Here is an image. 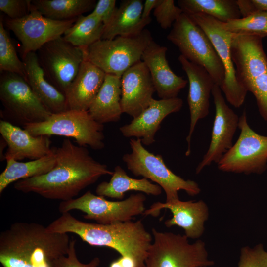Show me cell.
<instances>
[{
	"mask_svg": "<svg viewBox=\"0 0 267 267\" xmlns=\"http://www.w3.org/2000/svg\"><path fill=\"white\" fill-rule=\"evenodd\" d=\"M55 148L56 163L47 173L17 181L14 188L33 192L49 199L67 201L95 183L103 175H112L106 165L95 160L87 148L75 145L69 138Z\"/></svg>",
	"mask_w": 267,
	"mask_h": 267,
	"instance_id": "6da1fadb",
	"label": "cell"
},
{
	"mask_svg": "<svg viewBox=\"0 0 267 267\" xmlns=\"http://www.w3.org/2000/svg\"><path fill=\"white\" fill-rule=\"evenodd\" d=\"M67 233L50 231L36 222H16L0 234V262L3 267H54L68 254Z\"/></svg>",
	"mask_w": 267,
	"mask_h": 267,
	"instance_id": "7a4b0ae2",
	"label": "cell"
},
{
	"mask_svg": "<svg viewBox=\"0 0 267 267\" xmlns=\"http://www.w3.org/2000/svg\"><path fill=\"white\" fill-rule=\"evenodd\" d=\"M47 227L53 232L76 234L91 246L112 248L120 256L132 259L143 267L153 239L141 220L108 224L90 223L66 212Z\"/></svg>",
	"mask_w": 267,
	"mask_h": 267,
	"instance_id": "3957f363",
	"label": "cell"
},
{
	"mask_svg": "<svg viewBox=\"0 0 267 267\" xmlns=\"http://www.w3.org/2000/svg\"><path fill=\"white\" fill-rule=\"evenodd\" d=\"M263 38L257 35L234 34L231 52L239 83L254 95L260 115L267 121V56Z\"/></svg>",
	"mask_w": 267,
	"mask_h": 267,
	"instance_id": "277c9868",
	"label": "cell"
},
{
	"mask_svg": "<svg viewBox=\"0 0 267 267\" xmlns=\"http://www.w3.org/2000/svg\"><path fill=\"white\" fill-rule=\"evenodd\" d=\"M185 58L204 68L221 87L225 70L210 39L188 14L183 12L174 22L167 36Z\"/></svg>",
	"mask_w": 267,
	"mask_h": 267,
	"instance_id": "5b68a950",
	"label": "cell"
},
{
	"mask_svg": "<svg viewBox=\"0 0 267 267\" xmlns=\"http://www.w3.org/2000/svg\"><path fill=\"white\" fill-rule=\"evenodd\" d=\"M130 153L125 154L122 160L135 176H142L159 185L165 192V202L172 203L179 199L178 192L183 190L189 195L199 194L201 189L197 182L185 180L167 167L160 155H154L146 149L139 138H131Z\"/></svg>",
	"mask_w": 267,
	"mask_h": 267,
	"instance_id": "8992f818",
	"label": "cell"
},
{
	"mask_svg": "<svg viewBox=\"0 0 267 267\" xmlns=\"http://www.w3.org/2000/svg\"><path fill=\"white\" fill-rule=\"evenodd\" d=\"M153 241L148 251L144 267H207L214 265L208 259L201 240L190 243L185 235L152 229Z\"/></svg>",
	"mask_w": 267,
	"mask_h": 267,
	"instance_id": "52a82bcc",
	"label": "cell"
},
{
	"mask_svg": "<svg viewBox=\"0 0 267 267\" xmlns=\"http://www.w3.org/2000/svg\"><path fill=\"white\" fill-rule=\"evenodd\" d=\"M23 129L37 136L53 135L71 137L79 146L101 150L105 146L103 124L95 121L88 111L68 109L52 114L46 120L26 125Z\"/></svg>",
	"mask_w": 267,
	"mask_h": 267,
	"instance_id": "ba28073f",
	"label": "cell"
},
{
	"mask_svg": "<svg viewBox=\"0 0 267 267\" xmlns=\"http://www.w3.org/2000/svg\"><path fill=\"white\" fill-rule=\"evenodd\" d=\"M153 40L147 29L136 36L100 40L85 48V57L106 74L121 78L127 70L142 60L144 50Z\"/></svg>",
	"mask_w": 267,
	"mask_h": 267,
	"instance_id": "9c48e42d",
	"label": "cell"
},
{
	"mask_svg": "<svg viewBox=\"0 0 267 267\" xmlns=\"http://www.w3.org/2000/svg\"><path fill=\"white\" fill-rule=\"evenodd\" d=\"M0 99L4 110L0 115L5 121L24 127L39 123L52 114L36 96L26 80L18 74L1 73Z\"/></svg>",
	"mask_w": 267,
	"mask_h": 267,
	"instance_id": "30bf717a",
	"label": "cell"
},
{
	"mask_svg": "<svg viewBox=\"0 0 267 267\" xmlns=\"http://www.w3.org/2000/svg\"><path fill=\"white\" fill-rule=\"evenodd\" d=\"M145 201V196L141 193L131 194L123 200L113 201L89 190L78 198L61 201L58 209L61 214L80 210L85 214V219L108 224L131 221L134 216L143 214Z\"/></svg>",
	"mask_w": 267,
	"mask_h": 267,
	"instance_id": "8fae6325",
	"label": "cell"
},
{
	"mask_svg": "<svg viewBox=\"0 0 267 267\" xmlns=\"http://www.w3.org/2000/svg\"><path fill=\"white\" fill-rule=\"evenodd\" d=\"M239 137L217 163L223 172L261 174L267 167V136L255 132L247 122L245 110L239 117Z\"/></svg>",
	"mask_w": 267,
	"mask_h": 267,
	"instance_id": "7c38bea8",
	"label": "cell"
},
{
	"mask_svg": "<svg viewBox=\"0 0 267 267\" xmlns=\"http://www.w3.org/2000/svg\"><path fill=\"white\" fill-rule=\"evenodd\" d=\"M85 48L73 45L61 36L37 51L38 61L46 78L64 95L85 58Z\"/></svg>",
	"mask_w": 267,
	"mask_h": 267,
	"instance_id": "4fadbf2b",
	"label": "cell"
},
{
	"mask_svg": "<svg viewBox=\"0 0 267 267\" xmlns=\"http://www.w3.org/2000/svg\"><path fill=\"white\" fill-rule=\"evenodd\" d=\"M210 39L225 70V78L220 87L226 100L235 108L244 103L247 91L239 83L232 60L231 46L233 33L225 30L222 22L204 14L188 15Z\"/></svg>",
	"mask_w": 267,
	"mask_h": 267,
	"instance_id": "5bb4252c",
	"label": "cell"
},
{
	"mask_svg": "<svg viewBox=\"0 0 267 267\" xmlns=\"http://www.w3.org/2000/svg\"><path fill=\"white\" fill-rule=\"evenodd\" d=\"M77 19L66 21L49 19L42 15L31 3L27 16L15 20L7 18L4 24L20 42L23 57L29 52H36L46 43L62 36Z\"/></svg>",
	"mask_w": 267,
	"mask_h": 267,
	"instance_id": "9a60e30c",
	"label": "cell"
},
{
	"mask_svg": "<svg viewBox=\"0 0 267 267\" xmlns=\"http://www.w3.org/2000/svg\"><path fill=\"white\" fill-rule=\"evenodd\" d=\"M215 106V116L208 149L196 169L199 174L212 163H218L232 146V140L238 127L239 117L226 104L222 91L215 84L212 91Z\"/></svg>",
	"mask_w": 267,
	"mask_h": 267,
	"instance_id": "2e32d148",
	"label": "cell"
},
{
	"mask_svg": "<svg viewBox=\"0 0 267 267\" xmlns=\"http://www.w3.org/2000/svg\"><path fill=\"white\" fill-rule=\"evenodd\" d=\"M178 59L187 75L189 82L187 102L190 123L186 137L188 147L185 152V155L188 156L191 153V139L196 124L199 120L209 114L210 96L215 83L203 67L190 62L181 55L179 56Z\"/></svg>",
	"mask_w": 267,
	"mask_h": 267,
	"instance_id": "e0dca14e",
	"label": "cell"
},
{
	"mask_svg": "<svg viewBox=\"0 0 267 267\" xmlns=\"http://www.w3.org/2000/svg\"><path fill=\"white\" fill-rule=\"evenodd\" d=\"M163 209H169L172 214V218L164 222L167 227L178 226L182 228L188 239H198L203 234L204 223L209 216L208 207L204 201L179 199L172 203L157 202L145 210L143 215L157 217Z\"/></svg>",
	"mask_w": 267,
	"mask_h": 267,
	"instance_id": "ac0fdd59",
	"label": "cell"
},
{
	"mask_svg": "<svg viewBox=\"0 0 267 267\" xmlns=\"http://www.w3.org/2000/svg\"><path fill=\"white\" fill-rule=\"evenodd\" d=\"M121 80L122 112L134 118L148 107L156 91L150 72L141 60L127 70Z\"/></svg>",
	"mask_w": 267,
	"mask_h": 267,
	"instance_id": "d6986e66",
	"label": "cell"
},
{
	"mask_svg": "<svg viewBox=\"0 0 267 267\" xmlns=\"http://www.w3.org/2000/svg\"><path fill=\"white\" fill-rule=\"evenodd\" d=\"M183 101L178 97L156 100L153 98L148 107L128 124L119 128L125 137H135L145 145L155 141V135L160 128L162 121L168 115L179 111Z\"/></svg>",
	"mask_w": 267,
	"mask_h": 267,
	"instance_id": "ffe728a7",
	"label": "cell"
},
{
	"mask_svg": "<svg viewBox=\"0 0 267 267\" xmlns=\"http://www.w3.org/2000/svg\"><path fill=\"white\" fill-rule=\"evenodd\" d=\"M167 48L152 41L144 50L142 61L147 67L158 96L162 99L177 97L188 81L177 75L166 58Z\"/></svg>",
	"mask_w": 267,
	"mask_h": 267,
	"instance_id": "44dd1931",
	"label": "cell"
},
{
	"mask_svg": "<svg viewBox=\"0 0 267 267\" xmlns=\"http://www.w3.org/2000/svg\"><path fill=\"white\" fill-rule=\"evenodd\" d=\"M0 133L8 146L5 160L18 161L27 158L34 160L52 151L49 136H33L24 129L3 120L0 121Z\"/></svg>",
	"mask_w": 267,
	"mask_h": 267,
	"instance_id": "7402d4cb",
	"label": "cell"
},
{
	"mask_svg": "<svg viewBox=\"0 0 267 267\" xmlns=\"http://www.w3.org/2000/svg\"><path fill=\"white\" fill-rule=\"evenodd\" d=\"M105 75L104 72L85 57L65 93L69 109L88 111L104 82Z\"/></svg>",
	"mask_w": 267,
	"mask_h": 267,
	"instance_id": "603a6c76",
	"label": "cell"
},
{
	"mask_svg": "<svg viewBox=\"0 0 267 267\" xmlns=\"http://www.w3.org/2000/svg\"><path fill=\"white\" fill-rule=\"evenodd\" d=\"M22 59L26 71V81L46 109L51 114L68 110L65 95L47 79L39 64L37 53L29 52Z\"/></svg>",
	"mask_w": 267,
	"mask_h": 267,
	"instance_id": "cb8c5ba5",
	"label": "cell"
},
{
	"mask_svg": "<svg viewBox=\"0 0 267 267\" xmlns=\"http://www.w3.org/2000/svg\"><path fill=\"white\" fill-rule=\"evenodd\" d=\"M141 0H124L117 7L110 21L104 26L101 40L118 36H133L140 34L151 21V17H142Z\"/></svg>",
	"mask_w": 267,
	"mask_h": 267,
	"instance_id": "d4e9b609",
	"label": "cell"
},
{
	"mask_svg": "<svg viewBox=\"0 0 267 267\" xmlns=\"http://www.w3.org/2000/svg\"><path fill=\"white\" fill-rule=\"evenodd\" d=\"M121 97V78L106 74L104 82L88 111L100 124L118 122L123 113Z\"/></svg>",
	"mask_w": 267,
	"mask_h": 267,
	"instance_id": "484cf974",
	"label": "cell"
},
{
	"mask_svg": "<svg viewBox=\"0 0 267 267\" xmlns=\"http://www.w3.org/2000/svg\"><path fill=\"white\" fill-rule=\"evenodd\" d=\"M129 191L158 196L162 193V188L146 178L135 179L129 177L121 166L117 165L114 168L110 181L99 183L95 192L99 196L122 200L124 197L125 193Z\"/></svg>",
	"mask_w": 267,
	"mask_h": 267,
	"instance_id": "4316f807",
	"label": "cell"
},
{
	"mask_svg": "<svg viewBox=\"0 0 267 267\" xmlns=\"http://www.w3.org/2000/svg\"><path fill=\"white\" fill-rule=\"evenodd\" d=\"M6 166L0 175V193L11 183L47 173L56 163L54 147L49 154L36 160L21 162L13 159L6 160Z\"/></svg>",
	"mask_w": 267,
	"mask_h": 267,
	"instance_id": "83f0119b",
	"label": "cell"
},
{
	"mask_svg": "<svg viewBox=\"0 0 267 267\" xmlns=\"http://www.w3.org/2000/svg\"><path fill=\"white\" fill-rule=\"evenodd\" d=\"M31 3L44 16L66 21L93 10L96 2L95 0H33Z\"/></svg>",
	"mask_w": 267,
	"mask_h": 267,
	"instance_id": "f1b7e54d",
	"label": "cell"
},
{
	"mask_svg": "<svg viewBox=\"0 0 267 267\" xmlns=\"http://www.w3.org/2000/svg\"><path fill=\"white\" fill-rule=\"evenodd\" d=\"M178 3L188 15L204 14L223 23L242 17L237 0H179Z\"/></svg>",
	"mask_w": 267,
	"mask_h": 267,
	"instance_id": "f546056e",
	"label": "cell"
},
{
	"mask_svg": "<svg viewBox=\"0 0 267 267\" xmlns=\"http://www.w3.org/2000/svg\"><path fill=\"white\" fill-rule=\"evenodd\" d=\"M103 23L91 13L79 16L64 33V39L74 46L87 48L101 40Z\"/></svg>",
	"mask_w": 267,
	"mask_h": 267,
	"instance_id": "4dcf8cb0",
	"label": "cell"
},
{
	"mask_svg": "<svg viewBox=\"0 0 267 267\" xmlns=\"http://www.w3.org/2000/svg\"><path fill=\"white\" fill-rule=\"evenodd\" d=\"M0 71L19 75L26 80L23 61L18 57L15 47L4 27L3 18H0Z\"/></svg>",
	"mask_w": 267,
	"mask_h": 267,
	"instance_id": "1f68e13d",
	"label": "cell"
},
{
	"mask_svg": "<svg viewBox=\"0 0 267 267\" xmlns=\"http://www.w3.org/2000/svg\"><path fill=\"white\" fill-rule=\"evenodd\" d=\"M222 27L233 34H253L265 37L267 12L259 11L247 16L222 22Z\"/></svg>",
	"mask_w": 267,
	"mask_h": 267,
	"instance_id": "d6a6232c",
	"label": "cell"
},
{
	"mask_svg": "<svg viewBox=\"0 0 267 267\" xmlns=\"http://www.w3.org/2000/svg\"><path fill=\"white\" fill-rule=\"evenodd\" d=\"M182 13L181 9L175 5L174 0H160L153 15L160 27L167 29L172 27Z\"/></svg>",
	"mask_w": 267,
	"mask_h": 267,
	"instance_id": "836d02e7",
	"label": "cell"
},
{
	"mask_svg": "<svg viewBox=\"0 0 267 267\" xmlns=\"http://www.w3.org/2000/svg\"><path fill=\"white\" fill-rule=\"evenodd\" d=\"M238 267H267V251L263 244H258L253 247H242Z\"/></svg>",
	"mask_w": 267,
	"mask_h": 267,
	"instance_id": "e575fe53",
	"label": "cell"
},
{
	"mask_svg": "<svg viewBox=\"0 0 267 267\" xmlns=\"http://www.w3.org/2000/svg\"><path fill=\"white\" fill-rule=\"evenodd\" d=\"M31 6V0H0V11L13 20L27 16Z\"/></svg>",
	"mask_w": 267,
	"mask_h": 267,
	"instance_id": "d590c367",
	"label": "cell"
},
{
	"mask_svg": "<svg viewBox=\"0 0 267 267\" xmlns=\"http://www.w3.org/2000/svg\"><path fill=\"white\" fill-rule=\"evenodd\" d=\"M76 240H70L68 254L57 259L54 267H97L100 262L98 257H95L90 262L84 264L78 260L75 250Z\"/></svg>",
	"mask_w": 267,
	"mask_h": 267,
	"instance_id": "8d00e7d4",
	"label": "cell"
},
{
	"mask_svg": "<svg viewBox=\"0 0 267 267\" xmlns=\"http://www.w3.org/2000/svg\"><path fill=\"white\" fill-rule=\"evenodd\" d=\"M115 0H99L97 2L92 12V15L107 25L111 20L117 7Z\"/></svg>",
	"mask_w": 267,
	"mask_h": 267,
	"instance_id": "74e56055",
	"label": "cell"
},
{
	"mask_svg": "<svg viewBox=\"0 0 267 267\" xmlns=\"http://www.w3.org/2000/svg\"><path fill=\"white\" fill-rule=\"evenodd\" d=\"M109 267H143L134 260L120 256L113 261Z\"/></svg>",
	"mask_w": 267,
	"mask_h": 267,
	"instance_id": "f35d334b",
	"label": "cell"
},
{
	"mask_svg": "<svg viewBox=\"0 0 267 267\" xmlns=\"http://www.w3.org/2000/svg\"><path fill=\"white\" fill-rule=\"evenodd\" d=\"M248 9L250 14L259 11L267 12V0H249Z\"/></svg>",
	"mask_w": 267,
	"mask_h": 267,
	"instance_id": "ab89813d",
	"label": "cell"
},
{
	"mask_svg": "<svg viewBox=\"0 0 267 267\" xmlns=\"http://www.w3.org/2000/svg\"><path fill=\"white\" fill-rule=\"evenodd\" d=\"M160 0H146L143 7L142 17L146 18L150 17V14L153 9H155Z\"/></svg>",
	"mask_w": 267,
	"mask_h": 267,
	"instance_id": "60d3db41",
	"label": "cell"
},
{
	"mask_svg": "<svg viewBox=\"0 0 267 267\" xmlns=\"http://www.w3.org/2000/svg\"><path fill=\"white\" fill-rule=\"evenodd\" d=\"M265 36H267V30H266V31Z\"/></svg>",
	"mask_w": 267,
	"mask_h": 267,
	"instance_id": "b9f144b4",
	"label": "cell"
}]
</instances>
